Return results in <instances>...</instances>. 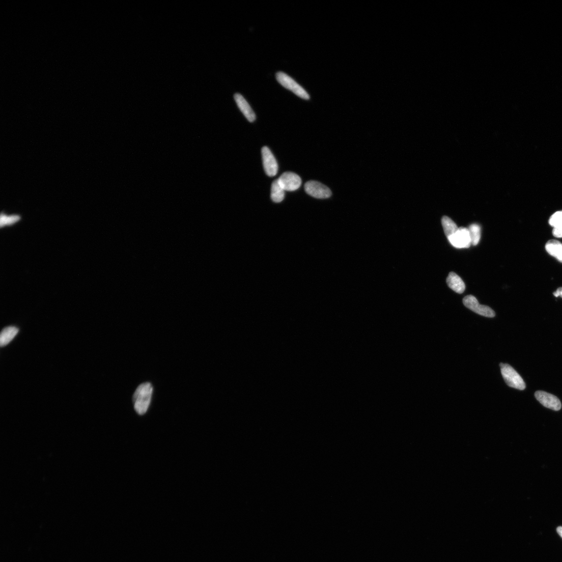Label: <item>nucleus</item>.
<instances>
[{
	"label": "nucleus",
	"instance_id": "obj_1",
	"mask_svg": "<svg viewBox=\"0 0 562 562\" xmlns=\"http://www.w3.org/2000/svg\"><path fill=\"white\" fill-rule=\"evenodd\" d=\"M50 543L45 539L20 540L4 536L2 539V559L0 562H27L45 553Z\"/></svg>",
	"mask_w": 562,
	"mask_h": 562
}]
</instances>
